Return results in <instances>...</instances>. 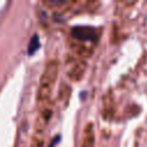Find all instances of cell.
Returning <instances> with one entry per match:
<instances>
[{
	"mask_svg": "<svg viewBox=\"0 0 147 147\" xmlns=\"http://www.w3.org/2000/svg\"><path fill=\"white\" fill-rule=\"evenodd\" d=\"M39 46H40V42H39L38 36H33L32 39H31V41H30V44H29V48H28L29 55H32V54L39 48Z\"/></svg>",
	"mask_w": 147,
	"mask_h": 147,
	"instance_id": "cell-2",
	"label": "cell"
},
{
	"mask_svg": "<svg viewBox=\"0 0 147 147\" xmlns=\"http://www.w3.org/2000/svg\"><path fill=\"white\" fill-rule=\"evenodd\" d=\"M71 34L83 41H94L96 39V30L92 26H75L71 30Z\"/></svg>",
	"mask_w": 147,
	"mask_h": 147,
	"instance_id": "cell-1",
	"label": "cell"
}]
</instances>
